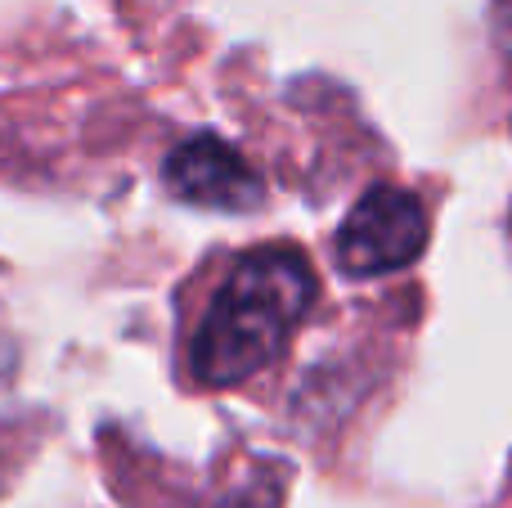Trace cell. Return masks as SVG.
<instances>
[{
  "label": "cell",
  "mask_w": 512,
  "mask_h": 508,
  "mask_svg": "<svg viewBox=\"0 0 512 508\" xmlns=\"http://www.w3.org/2000/svg\"><path fill=\"white\" fill-rule=\"evenodd\" d=\"M427 207L400 185H369L337 230V266L351 279H382L414 266L427 248Z\"/></svg>",
  "instance_id": "7a4b0ae2"
},
{
  "label": "cell",
  "mask_w": 512,
  "mask_h": 508,
  "mask_svg": "<svg viewBox=\"0 0 512 508\" xmlns=\"http://www.w3.org/2000/svg\"><path fill=\"white\" fill-rule=\"evenodd\" d=\"M495 41H499V50H504V59L512 63V0H495Z\"/></svg>",
  "instance_id": "277c9868"
},
{
  "label": "cell",
  "mask_w": 512,
  "mask_h": 508,
  "mask_svg": "<svg viewBox=\"0 0 512 508\" xmlns=\"http://www.w3.org/2000/svg\"><path fill=\"white\" fill-rule=\"evenodd\" d=\"M162 185L171 198L207 212H256L265 203V185L256 167L230 140L203 131L180 140L162 162Z\"/></svg>",
  "instance_id": "3957f363"
},
{
  "label": "cell",
  "mask_w": 512,
  "mask_h": 508,
  "mask_svg": "<svg viewBox=\"0 0 512 508\" xmlns=\"http://www.w3.org/2000/svg\"><path fill=\"white\" fill-rule=\"evenodd\" d=\"M310 302L315 270L292 243L243 252L189 342L194 383L207 392H225L270 369L306 320Z\"/></svg>",
  "instance_id": "6da1fadb"
}]
</instances>
